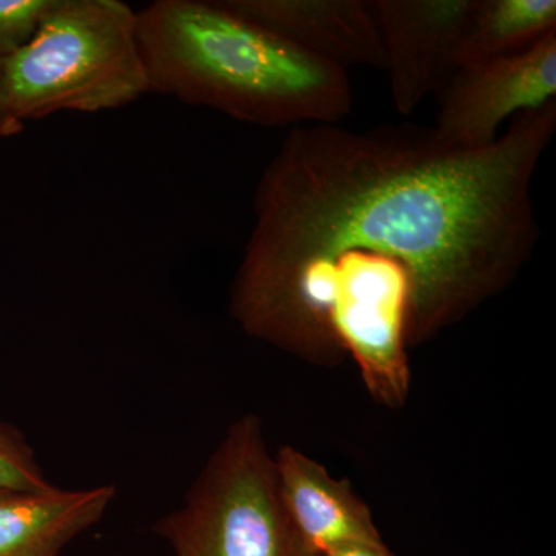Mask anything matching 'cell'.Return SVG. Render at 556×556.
<instances>
[{"mask_svg": "<svg viewBox=\"0 0 556 556\" xmlns=\"http://www.w3.org/2000/svg\"><path fill=\"white\" fill-rule=\"evenodd\" d=\"M56 0H0V64L30 42Z\"/></svg>", "mask_w": 556, "mask_h": 556, "instance_id": "12", "label": "cell"}, {"mask_svg": "<svg viewBox=\"0 0 556 556\" xmlns=\"http://www.w3.org/2000/svg\"><path fill=\"white\" fill-rule=\"evenodd\" d=\"M138 11L121 0H56L30 42L0 64V102L22 126L126 108L150 93Z\"/></svg>", "mask_w": 556, "mask_h": 556, "instance_id": "3", "label": "cell"}, {"mask_svg": "<svg viewBox=\"0 0 556 556\" xmlns=\"http://www.w3.org/2000/svg\"><path fill=\"white\" fill-rule=\"evenodd\" d=\"M233 9L318 60L386 70L378 22L368 0H229Z\"/></svg>", "mask_w": 556, "mask_h": 556, "instance_id": "7", "label": "cell"}, {"mask_svg": "<svg viewBox=\"0 0 556 556\" xmlns=\"http://www.w3.org/2000/svg\"><path fill=\"white\" fill-rule=\"evenodd\" d=\"M53 486L24 434L0 420V489L50 490Z\"/></svg>", "mask_w": 556, "mask_h": 556, "instance_id": "11", "label": "cell"}, {"mask_svg": "<svg viewBox=\"0 0 556 556\" xmlns=\"http://www.w3.org/2000/svg\"><path fill=\"white\" fill-rule=\"evenodd\" d=\"M153 532L177 556H317L289 517L276 459L255 416L229 427L185 506L160 519Z\"/></svg>", "mask_w": 556, "mask_h": 556, "instance_id": "4", "label": "cell"}, {"mask_svg": "<svg viewBox=\"0 0 556 556\" xmlns=\"http://www.w3.org/2000/svg\"><path fill=\"white\" fill-rule=\"evenodd\" d=\"M24 127L16 119L11 118L7 110L3 109L2 102H0V139L16 137L24 130Z\"/></svg>", "mask_w": 556, "mask_h": 556, "instance_id": "14", "label": "cell"}, {"mask_svg": "<svg viewBox=\"0 0 556 556\" xmlns=\"http://www.w3.org/2000/svg\"><path fill=\"white\" fill-rule=\"evenodd\" d=\"M137 33L150 93L265 127L338 124L353 110L345 68L229 0H155L138 11Z\"/></svg>", "mask_w": 556, "mask_h": 556, "instance_id": "2", "label": "cell"}, {"mask_svg": "<svg viewBox=\"0 0 556 556\" xmlns=\"http://www.w3.org/2000/svg\"><path fill=\"white\" fill-rule=\"evenodd\" d=\"M434 135L450 148H486L519 113L556 98V31L518 53L457 68L438 91Z\"/></svg>", "mask_w": 556, "mask_h": 556, "instance_id": "5", "label": "cell"}, {"mask_svg": "<svg viewBox=\"0 0 556 556\" xmlns=\"http://www.w3.org/2000/svg\"><path fill=\"white\" fill-rule=\"evenodd\" d=\"M378 22L391 98L415 112L456 72V50L473 0H368Z\"/></svg>", "mask_w": 556, "mask_h": 556, "instance_id": "6", "label": "cell"}, {"mask_svg": "<svg viewBox=\"0 0 556 556\" xmlns=\"http://www.w3.org/2000/svg\"><path fill=\"white\" fill-rule=\"evenodd\" d=\"M325 556H394L388 551L386 544L379 546H369V544H354V546H346L331 552Z\"/></svg>", "mask_w": 556, "mask_h": 556, "instance_id": "13", "label": "cell"}, {"mask_svg": "<svg viewBox=\"0 0 556 556\" xmlns=\"http://www.w3.org/2000/svg\"><path fill=\"white\" fill-rule=\"evenodd\" d=\"M276 467L281 495L299 535L317 556L354 544H383L367 504L316 460L281 447Z\"/></svg>", "mask_w": 556, "mask_h": 556, "instance_id": "8", "label": "cell"}, {"mask_svg": "<svg viewBox=\"0 0 556 556\" xmlns=\"http://www.w3.org/2000/svg\"><path fill=\"white\" fill-rule=\"evenodd\" d=\"M556 31L555 0H473L456 70L518 53Z\"/></svg>", "mask_w": 556, "mask_h": 556, "instance_id": "10", "label": "cell"}, {"mask_svg": "<svg viewBox=\"0 0 556 556\" xmlns=\"http://www.w3.org/2000/svg\"><path fill=\"white\" fill-rule=\"evenodd\" d=\"M115 495L113 485L0 489V556L60 555L73 538L100 521Z\"/></svg>", "mask_w": 556, "mask_h": 556, "instance_id": "9", "label": "cell"}, {"mask_svg": "<svg viewBox=\"0 0 556 556\" xmlns=\"http://www.w3.org/2000/svg\"><path fill=\"white\" fill-rule=\"evenodd\" d=\"M555 130L556 101L475 150L416 126L294 127L255 189L233 317L288 351L331 292L375 289L408 299V345L427 342L532 255L533 175Z\"/></svg>", "mask_w": 556, "mask_h": 556, "instance_id": "1", "label": "cell"}]
</instances>
